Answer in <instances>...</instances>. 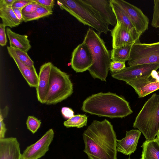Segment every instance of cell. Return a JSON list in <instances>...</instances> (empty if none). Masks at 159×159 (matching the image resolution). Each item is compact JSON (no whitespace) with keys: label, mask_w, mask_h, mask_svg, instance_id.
<instances>
[{"label":"cell","mask_w":159,"mask_h":159,"mask_svg":"<svg viewBox=\"0 0 159 159\" xmlns=\"http://www.w3.org/2000/svg\"><path fill=\"white\" fill-rule=\"evenodd\" d=\"M156 138L159 140V132L157 134Z\"/></svg>","instance_id":"f35d334b"},{"label":"cell","mask_w":159,"mask_h":159,"mask_svg":"<svg viewBox=\"0 0 159 159\" xmlns=\"http://www.w3.org/2000/svg\"><path fill=\"white\" fill-rule=\"evenodd\" d=\"M131 159L130 158H127V159Z\"/></svg>","instance_id":"60d3db41"},{"label":"cell","mask_w":159,"mask_h":159,"mask_svg":"<svg viewBox=\"0 0 159 159\" xmlns=\"http://www.w3.org/2000/svg\"><path fill=\"white\" fill-rule=\"evenodd\" d=\"M159 64V41L150 43L137 42L133 44L127 64Z\"/></svg>","instance_id":"52a82bcc"},{"label":"cell","mask_w":159,"mask_h":159,"mask_svg":"<svg viewBox=\"0 0 159 159\" xmlns=\"http://www.w3.org/2000/svg\"><path fill=\"white\" fill-rule=\"evenodd\" d=\"M132 45L131 44L123 47L113 48L110 54L111 60L125 62L128 61L129 59Z\"/></svg>","instance_id":"603a6c76"},{"label":"cell","mask_w":159,"mask_h":159,"mask_svg":"<svg viewBox=\"0 0 159 159\" xmlns=\"http://www.w3.org/2000/svg\"><path fill=\"white\" fill-rule=\"evenodd\" d=\"M34 1L40 6L45 7L52 11L55 3L53 0H34Z\"/></svg>","instance_id":"d6a6232c"},{"label":"cell","mask_w":159,"mask_h":159,"mask_svg":"<svg viewBox=\"0 0 159 159\" xmlns=\"http://www.w3.org/2000/svg\"><path fill=\"white\" fill-rule=\"evenodd\" d=\"M154 7L151 25L159 28V0L154 1Z\"/></svg>","instance_id":"83f0119b"},{"label":"cell","mask_w":159,"mask_h":159,"mask_svg":"<svg viewBox=\"0 0 159 159\" xmlns=\"http://www.w3.org/2000/svg\"><path fill=\"white\" fill-rule=\"evenodd\" d=\"M5 27L2 23L0 24V45L2 47L5 46L7 42Z\"/></svg>","instance_id":"1f68e13d"},{"label":"cell","mask_w":159,"mask_h":159,"mask_svg":"<svg viewBox=\"0 0 159 159\" xmlns=\"http://www.w3.org/2000/svg\"><path fill=\"white\" fill-rule=\"evenodd\" d=\"M20 144L16 138L0 139V159H21Z\"/></svg>","instance_id":"e0dca14e"},{"label":"cell","mask_w":159,"mask_h":159,"mask_svg":"<svg viewBox=\"0 0 159 159\" xmlns=\"http://www.w3.org/2000/svg\"><path fill=\"white\" fill-rule=\"evenodd\" d=\"M9 110L8 107L6 106L5 107L0 110V121L3 120L7 115Z\"/></svg>","instance_id":"74e56055"},{"label":"cell","mask_w":159,"mask_h":159,"mask_svg":"<svg viewBox=\"0 0 159 159\" xmlns=\"http://www.w3.org/2000/svg\"><path fill=\"white\" fill-rule=\"evenodd\" d=\"M73 92V85L69 75L53 65L50 74L49 89L44 104H56L66 99Z\"/></svg>","instance_id":"8992f818"},{"label":"cell","mask_w":159,"mask_h":159,"mask_svg":"<svg viewBox=\"0 0 159 159\" xmlns=\"http://www.w3.org/2000/svg\"><path fill=\"white\" fill-rule=\"evenodd\" d=\"M7 130V129L3 120L0 121V139L5 138Z\"/></svg>","instance_id":"e575fe53"},{"label":"cell","mask_w":159,"mask_h":159,"mask_svg":"<svg viewBox=\"0 0 159 159\" xmlns=\"http://www.w3.org/2000/svg\"><path fill=\"white\" fill-rule=\"evenodd\" d=\"M159 68V64H140L129 66L121 71L111 75L114 78L125 81L150 76L154 70Z\"/></svg>","instance_id":"30bf717a"},{"label":"cell","mask_w":159,"mask_h":159,"mask_svg":"<svg viewBox=\"0 0 159 159\" xmlns=\"http://www.w3.org/2000/svg\"><path fill=\"white\" fill-rule=\"evenodd\" d=\"M82 110L91 114L111 118H122L133 113L127 101L110 92H100L89 97L83 102Z\"/></svg>","instance_id":"7a4b0ae2"},{"label":"cell","mask_w":159,"mask_h":159,"mask_svg":"<svg viewBox=\"0 0 159 159\" xmlns=\"http://www.w3.org/2000/svg\"><path fill=\"white\" fill-rule=\"evenodd\" d=\"M83 0L98 12L102 19L108 25H116L117 20L110 0Z\"/></svg>","instance_id":"5bb4252c"},{"label":"cell","mask_w":159,"mask_h":159,"mask_svg":"<svg viewBox=\"0 0 159 159\" xmlns=\"http://www.w3.org/2000/svg\"><path fill=\"white\" fill-rule=\"evenodd\" d=\"M133 127L138 129L146 140L155 139L159 132V94L153 93L145 102Z\"/></svg>","instance_id":"5b68a950"},{"label":"cell","mask_w":159,"mask_h":159,"mask_svg":"<svg viewBox=\"0 0 159 159\" xmlns=\"http://www.w3.org/2000/svg\"></svg>","instance_id":"b9f144b4"},{"label":"cell","mask_w":159,"mask_h":159,"mask_svg":"<svg viewBox=\"0 0 159 159\" xmlns=\"http://www.w3.org/2000/svg\"><path fill=\"white\" fill-rule=\"evenodd\" d=\"M113 48L123 47L140 42L133 33L122 23L117 22L111 30Z\"/></svg>","instance_id":"4fadbf2b"},{"label":"cell","mask_w":159,"mask_h":159,"mask_svg":"<svg viewBox=\"0 0 159 159\" xmlns=\"http://www.w3.org/2000/svg\"><path fill=\"white\" fill-rule=\"evenodd\" d=\"M53 64L46 62L40 67L39 74V81L36 88L37 97L41 103L44 104L49 88L50 76Z\"/></svg>","instance_id":"9a60e30c"},{"label":"cell","mask_w":159,"mask_h":159,"mask_svg":"<svg viewBox=\"0 0 159 159\" xmlns=\"http://www.w3.org/2000/svg\"><path fill=\"white\" fill-rule=\"evenodd\" d=\"M7 51L29 86L36 88L39 81V75L34 66L29 67L26 65L19 60L15 54L10 51Z\"/></svg>","instance_id":"ac0fdd59"},{"label":"cell","mask_w":159,"mask_h":159,"mask_svg":"<svg viewBox=\"0 0 159 159\" xmlns=\"http://www.w3.org/2000/svg\"><path fill=\"white\" fill-rule=\"evenodd\" d=\"M57 3L61 9L68 12L84 25L93 28L99 34H107L110 30L98 12L83 0H59Z\"/></svg>","instance_id":"277c9868"},{"label":"cell","mask_w":159,"mask_h":159,"mask_svg":"<svg viewBox=\"0 0 159 159\" xmlns=\"http://www.w3.org/2000/svg\"><path fill=\"white\" fill-rule=\"evenodd\" d=\"M157 75L158 78L159 79V71L158 72H157Z\"/></svg>","instance_id":"ab89813d"},{"label":"cell","mask_w":159,"mask_h":159,"mask_svg":"<svg viewBox=\"0 0 159 159\" xmlns=\"http://www.w3.org/2000/svg\"><path fill=\"white\" fill-rule=\"evenodd\" d=\"M156 70L152 73V77H142L126 82V83L132 87L139 97H143L159 89V79Z\"/></svg>","instance_id":"7c38bea8"},{"label":"cell","mask_w":159,"mask_h":159,"mask_svg":"<svg viewBox=\"0 0 159 159\" xmlns=\"http://www.w3.org/2000/svg\"><path fill=\"white\" fill-rule=\"evenodd\" d=\"M87 117L84 115L79 114L64 121L63 125L67 128L75 127L81 128L86 125Z\"/></svg>","instance_id":"d4e9b609"},{"label":"cell","mask_w":159,"mask_h":159,"mask_svg":"<svg viewBox=\"0 0 159 159\" xmlns=\"http://www.w3.org/2000/svg\"><path fill=\"white\" fill-rule=\"evenodd\" d=\"M141 147L143 150L140 159H159V141L156 138L146 140Z\"/></svg>","instance_id":"44dd1931"},{"label":"cell","mask_w":159,"mask_h":159,"mask_svg":"<svg viewBox=\"0 0 159 159\" xmlns=\"http://www.w3.org/2000/svg\"><path fill=\"white\" fill-rule=\"evenodd\" d=\"M83 150L89 159H117V138L106 119L93 120L83 134Z\"/></svg>","instance_id":"6da1fadb"},{"label":"cell","mask_w":159,"mask_h":159,"mask_svg":"<svg viewBox=\"0 0 159 159\" xmlns=\"http://www.w3.org/2000/svg\"><path fill=\"white\" fill-rule=\"evenodd\" d=\"M54 136L53 130L49 129L36 142L27 147L21 159H39L44 156L49 150Z\"/></svg>","instance_id":"8fae6325"},{"label":"cell","mask_w":159,"mask_h":159,"mask_svg":"<svg viewBox=\"0 0 159 159\" xmlns=\"http://www.w3.org/2000/svg\"><path fill=\"white\" fill-rule=\"evenodd\" d=\"M6 32L9 40L10 46L18 48L26 52L30 49L31 46L27 35L16 33L9 28H6Z\"/></svg>","instance_id":"d6986e66"},{"label":"cell","mask_w":159,"mask_h":159,"mask_svg":"<svg viewBox=\"0 0 159 159\" xmlns=\"http://www.w3.org/2000/svg\"><path fill=\"white\" fill-rule=\"evenodd\" d=\"M126 68L125 62L117 61H111L110 70L112 75L118 73Z\"/></svg>","instance_id":"f1b7e54d"},{"label":"cell","mask_w":159,"mask_h":159,"mask_svg":"<svg viewBox=\"0 0 159 159\" xmlns=\"http://www.w3.org/2000/svg\"><path fill=\"white\" fill-rule=\"evenodd\" d=\"M27 128L33 134H35L40 127L41 122L40 120L33 116H29L26 121Z\"/></svg>","instance_id":"4316f807"},{"label":"cell","mask_w":159,"mask_h":159,"mask_svg":"<svg viewBox=\"0 0 159 159\" xmlns=\"http://www.w3.org/2000/svg\"><path fill=\"white\" fill-rule=\"evenodd\" d=\"M128 16L137 32L141 36L148 29L149 20L142 11L123 0H116Z\"/></svg>","instance_id":"9c48e42d"},{"label":"cell","mask_w":159,"mask_h":159,"mask_svg":"<svg viewBox=\"0 0 159 159\" xmlns=\"http://www.w3.org/2000/svg\"><path fill=\"white\" fill-rule=\"evenodd\" d=\"M61 112L63 116L66 119H69L74 115V112L70 108L64 107L62 108Z\"/></svg>","instance_id":"836d02e7"},{"label":"cell","mask_w":159,"mask_h":159,"mask_svg":"<svg viewBox=\"0 0 159 159\" xmlns=\"http://www.w3.org/2000/svg\"><path fill=\"white\" fill-rule=\"evenodd\" d=\"M112 10L116 17L117 22L122 23L139 40L140 36L137 32L126 13L116 0H110Z\"/></svg>","instance_id":"ffe728a7"},{"label":"cell","mask_w":159,"mask_h":159,"mask_svg":"<svg viewBox=\"0 0 159 159\" xmlns=\"http://www.w3.org/2000/svg\"><path fill=\"white\" fill-rule=\"evenodd\" d=\"M34 0H16L12 5V7L22 10L25 6L32 3Z\"/></svg>","instance_id":"4dcf8cb0"},{"label":"cell","mask_w":159,"mask_h":159,"mask_svg":"<svg viewBox=\"0 0 159 159\" xmlns=\"http://www.w3.org/2000/svg\"><path fill=\"white\" fill-rule=\"evenodd\" d=\"M93 62L91 51L85 42H83L74 49L70 63L72 68L76 72H82L88 70Z\"/></svg>","instance_id":"ba28073f"},{"label":"cell","mask_w":159,"mask_h":159,"mask_svg":"<svg viewBox=\"0 0 159 159\" xmlns=\"http://www.w3.org/2000/svg\"><path fill=\"white\" fill-rule=\"evenodd\" d=\"M41 6L34 0L33 2L27 5L22 9V14H29L34 12Z\"/></svg>","instance_id":"f546056e"},{"label":"cell","mask_w":159,"mask_h":159,"mask_svg":"<svg viewBox=\"0 0 159 159\" xmlns=\"http://www.w3.org/2000/svg\"><path fill=\"white\" fill-rule=\"evenodd\" d=\"M53 11L42 6L39 7L34 12L30 13L22 14L23 21L27 22L38 20L52 14Z\"/></svg>","instance_id":"cb8c5ba5"},{"label":"cell","mask_w":159,"mask_h":159,"mask_svg":"<svg viewBox=\"0 0 159 159\" xmlns=\"http://www.w3.org/2000/svg\"><path fill=\"white\" fill-rule=\"evenodd\" d=\"M83 42L91 51L93 58V65L88 70L94 78L106 81L111 61V55L100 34L89 28Z\"/></svg>","instance_id":"3957f363"},{"label":"cell","mask_w":159,"mask_h":159,"mask_svg":"<svg viewBox=\"0 0 159 159\" xmlns=\"http://www.w3.org/2000/svg\"><path fill=\"white\" fill-rule=\"evenodd\" d=\"M0 17L2 24L6 27L12 28L16 27L21 24L16 17L11 6L0 8Z\"/></svg>","instance_id":"7402d4cb"},{"label":"cell","mask_w":159,"mask_h":159,"mask_svg":"<svg viewBox=\"0 0 159 159\" xmlns=\"http://www.w3.org/2000/svg\"><path fill=\"white\" fill-rule=\"evenodd\" d=\"M141 132L138 129L126 131L125 137L117 140V151L123 154L130 155L137 149V147Z\"/></svg>","instance_id":"2e32d148"},{"label":"cell","mask_w":159,"mask_h":159,"mask_svg":"<svg viewBox=\"0 0 159 159\" xmlns=\"http://www.w3.org/2000/svg\"><path fill=\"white\" fill-rule=\"evenodd\" d=\"M12 8L17 18L20 21L21 23H22L24 21L21 10L16 8Z\"/></svg>","instance_id":"d590c367"},{"label":"cell","mask_w":159,"mask_h":159,"mask_svg":"<svg viewBox=\"0 0 159 159\" xmlns=\"http://www.w3.org/2000/svg\"><path fill=\"white\" fill-rule=\"evenodd\" d=\"M16 0H0V8L6 6H12Z\"/></svg>","instance_id":"8d00e7d4"},{"label":"cell","mask_w":159,"mask_h":159,"mask_svg":"<svg viewBox=\"0 0 159 159\" xmlns=\"http://www.w3.org/2000/svg\"><path fill=\"white\" fill-rule=\"evenodd\" d=\"M7 50L12 52L17 57L19 60L26 65L29 67H33L34 62L29 56L27 52L15 47L7 46Z\"/></svg>","instance_id":"484cf974"}]
</instances>
